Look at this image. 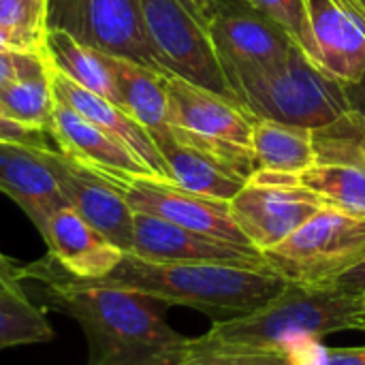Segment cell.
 Masks as SVG:
<instances>
[{
  "instance_id": "cell-3",
  "label": "cell",
  "mask_w": 365,
  "mask_h": 365,
  "mask_svg": "<svg viewBox=\"0 0 365 365\" xmlns=\"http://www.w3.org/2000/svg\"><path fill=\"white\" fill-rule=\"evenodd\" d=\"M338 331H365V295L287 282L263 308L218 321L195 342L214 349L284 351L295 342L321 340Z\"/></svg>"
},
{
  "instance_id": "cell-32",
  "label": "cell",
  "mask_w": 365,
  "mask_h": 365,
  "mask_svg": "<svg viewBox=\"0 0 365 365\" xmlns=\"http://www.w3.org/2000/svg\"><path fill=\"white\" fill-rule=\"evenodd\" d=\"M24 289V276H21V263L0 255V293L6 291H21Z\"/></svg>"
},
{
  "instance_id": "cell-31",
  "label": "cell",
  "mask_w": 365,
  "mask_h": 365,
  "mask_svg": "<svg viewBox=\"0 0 365 365\" xmlns=\"http://www.w3.org/2000/svg\"><path fill=\"white\" fill-rule=\"evenodd\" d=\"M321 365H365V346L323 349Z\"/></svg>"
},
{
  "instance_id": "cell-15",
  "label": "cell",
  "mask_w": 365,
  "mask_h": 365,
  "mask_svg": "<svg viewBox=\"0 0 365 365\" xmlns=\"http://www.w3.org/2000/svg\"><path fill=\"white\" fill-rule=\"evenodd\" d=\"M0 192L21 207L41 237L49 218L66 207V199L41 148L0 141Z\"/></svg>"
},
{
  "instance_id": "cell-24",
  "label": "cell",
  "mask_w": 365,
  "mask_h": 365,
  "mask_svg": "<svg viewBox=\"0 0 365 365\" xmlns=\"http://www.w3.org/2000/svg\"><path fill=\"white\" fill-rule=\"evenodd\" d=\"M297 178L306 188L317 192L327 207L365 216V163L317 160Z\"/></svg>"
},
{
  "instance_id": "cell-13",
  "label": "cell",
  "mask_w": 365,
  "mask_h": 365,
  "mask_svg": "<svg viewBox=\"0 0 365 365\" xmlns=\"http://www.w3.org/2000/svg\"><path fill=\"white\" fill-rule=\"evenodd\" d=\"M130 255L163 263H235L257 267L267 265L263 252L252 246L214 240L141 212H135V244Z\"/></svg>"
},
{
  "instance_id": "cell-16",
  "label": "cell",
  "mask_w": 365,
  "mask_h": 365,
  "mask_svg": "<svg viewBox=\"0 0 365 365\" xmlns=\"http://www.w3.org/2000/svg\"><path fill=\"white\" fill-rule=\"evenodd\" d=\"M47 255L71 276L103 280L122 261L124 252L88 225L73 207L58 210L43 235Z\"/></svg>"
},
{
  "instance_id": "cell-33",
  "label": "cell",
  "mask_w": 365,
  "mask_h": 365,
  "mask_svg": "<svg viewBox=\"0 0 365 365\" xmlns=\"http://www.w3.org/2000/svg\"><path fill=\"white\" fill-rule=\"evenodd\" d=\"M0 51H19V53H30V51H45L43 43H36L32 38H26L17 32L0 28Z\"/></svg>"
},
{
  "instance_id": "cell-14",
  "label": "cell",
  "mask_w": 365,
  "mask_h": 365,
  "mask_svg": "<svg viewBox=\"0 0 365 365\" xmlns=\"http://www.w3.org/2000/svg\"><path fill=\"white\" fill-rule=\"evenodd\" d=\"M49 135L62 154L113 182L154 178V173L122 141L113 139L60 101H56L51 113Z\"/></svg>"
},
{
  "instance_id": "cell-2",
  "label": "cell",
  "mask_w": 365,
  "mask_h": 365,
  "mask_svg": "<svg viewBox=\"0 0 365 365\" xmlns=\"http://www.w3.org/2000/svg\"><path fill=\"white\" fill-rule=\"evenodd\" d=\"M105 282L150 295L167 306H186L218 321L246 317L269 304L287 280L269 265L163 263L124 252Z\"/></svg>"
},
{
  "instance_id": "cell-19",
  "label": "cell",
  "mask_w": 365,
  "mask_h": 365,
  "mask_svg": "<svg viewBox=\"0 0 365 365\" xmlns=\"http://www.w3.org/2000/svg\"><path fill=\"white\" fill-rule=\"evenodd\" d=\"M154 143L167 163L169 180L184 190L231 201L248 182L246 175H242L225 160L178 141L173 133L156 137Z\"/></svg>"
},
{
  "instance_id": "cell-6",
  "label": "cell",
  "mask_w": 365,
  "mask_h": 365,
  "mask_svg": "<svg viewBox=\"0 0 365 365\" xmlns=\"http://www.w3.org/2000/svg\"><path fill=\"white\" fill-rule=\"evenodd\" d=\"M263 257L287 282L336 287L344 274L365 261V216L323 207Z\"/></svg>"
},
{
  "instance_id": "cell-27",
  "label": "cell",
  "mask_w": 365,
  "mask_h": 365,
  "mask_svg": "<svg viewBox=\"0 0 365 365\" xmlns=\"http://www.w3.org/2000/svg\"><path fill=\"white\" fill-rule=\"evenodd\" d=\"M180 365H293V361L284 351L214 349L201 346L190 338L188 357Z\"/></svg>"
},
{
  "instance_id": "cell-18",
  "label": "cell",
  "mask_w": 365,
  "mask_h": 365,
  "mask_svg": "<svg viewBox=\"0 0 365 365\" xmlns=\"http://www.w3.org/2000/svg\"><path fill=\"white\" fill-rule=\"evenodd\" d=\"M321 68L342 83L365 73V28L334 0H306Z\"/></svg>"
},
{
  "instance_id": "cell-37",
  "label": "cell",
  "mask_w": 365,
  "mask_h": 365,
  "mask_svg": "<svg viewBox=\"0 0 365 365\" xmlns=\"http://www.w3.org/2000/svg\"><path fill=\"white\" fill-rule=\"evenodd\" d=\"M195 11H197V15L205 21V26H207V13H210V6H212V2L214 0H186Z\"/></svg>"
},
{
  "instance_id": "cell-26",
  "label": "cell",
  "mask_w": 365,
  "mask_h": 365,
  "mask_svg": "<svg viewBox=\"0 0 365 365\" xmlns=\"http://www.w3.org/2000/svg\"><path fill=\"white\" fill-rule=\"evenodd\" d=\"M267 17H272L319 66L321 56L314 41L306 0H252Z\"/></svg>"
},
{
  "instance_id": "cell-39",
  "label": "cell",
  "mask_w": 365,
  "mask_h": 365,
  "mask_svg": "<svg viewBox=\"0 0 365 365\" xmlns=\"http://www.w3.org/2000/svg\"><path fill=\"white\" fill-rule=\"evenodd\" d=\"M0 255H2V252H0Z\"/></svg>"
},
{
  "instance_id": "cell-1",
  "label": "cell",
  "mask_w": 365,
  "mask_h": 365,
  "mask_svg": "<svg viewBox=\"0 0 365 365\" xmlns=\"http://www.w3.org/2000/svg\"><path fill=\"white\" fill-rule=\"evenodd\" d=\"M24 282L43 287L45 310L73 319L88 340L90 365H180L190 338L165 319L167 304L105 280L66 274L49 255L21 265Z\"/></svg>"
},
{
  "instance_id": "cell-30",
  "label": "cell",
  "mask_w": 365,
  "mask_h": 365,
  "mask_svg": "<svg viewBox=\"0 0 365 365\" xmlns=\"http://www.w3.org/2000/svg\"><path fill=\"white\" fill-rule=\"evenodd\" d=\"M344 94L349 103V120L361 130V158L365 163V73L353 83H344Z\"/></svg>"
},
{
  "instance_id": "cell-22",
  "label": "cell",
  "mask_w": 365,
  "mask_h": 365,
  "mask_svg": "<svg viewBox=\"0 0 365 365\" xmlns=\"http://www.w3.org/2000/svg\"><path fill=\"white\" fill-rule=\"evenodd\" d=\"M252 152L257 171L299 175L317 163L314 130L257 118L252 126Z\"/></svg>"
},
{
  "instance_id": "cell-7",
  "label": "cell",
  "mask_w": 365,
  "mask_h": 365,
  "mask_svg": "<svg viewBox=\"0 0 365 365\" xmlns=\"http://www.w3.org/2000/svg\"><path fill=\"white\" fill-rule=\"evenodd\" d=\"M158 66L195 86L233 96L205 21L186 0H139Z\"/></svg>"
},
{
  "instance_id": "cell-21",
  "label": "cell",
  "mask_w": 365,
  "mask_h": 365,
  "mask_svg": "<svg viewBox=\"0 0 365 365\" xmlns=\"http://www.w3.org/2000/svg\"><path fill=\"white\" fill-rule=\"evenodd\" d=\"M0 105L15 122L49 133L56 94L53 66L45 51L26 53L19 75L0 90Z\"/></svg>"
},
{
  "instance_id": "cell-34",
  "label": "cell",
  "mask_w": 365,
  "mask_h": 365,
  "mask_svg": "<svg viewBox=\"0 0 365 365\" xmlns=\"http://www.w3.org/2000/svg\"><path fill=\"white\" fill-rule=\"evenodd\" d=\"M26 53L19 51H0V90L6 88L21 71Z\"/></svg>"
},
{
  "instance_id": "cell-9",
  "label": "cell",
  "mask_w": 365,
  "mask_h": 365,
  "mask_svg": "<svg viewBox=\"0 0 365 365\" xmlns=\"http://www.w3.org/2000/svg\"><path fill=\"white\" fill-rule=\"evenodd\" d=\"M207 32L227 83L276 66L295 45L252 0H214L207 13Z\"/></svg>"
},
{
  "instance_id": "cell-23",
  "label": "cell",
  "mask_w": 365,
  "mask_h": 365,
  "mask_svg": "<svg viewBox=\"0 0 365 365\" xmlns=\"http://www.w3.org/2000/svg\"><path fill=\"white\" fill-rule=\"evenodd\" d=\"M45 53L53 71L62 73L77 86L120 105L118 90L113 86V79L101 51L83 45L81 41L73 38L62 30H47Z\"/></svg>"
},
{
  "instance_id": "cell-29",
  "label": "cell",
  "mask_w": 365,
  "mask_h": 365,
  "mask_svg": "<svg viewBox=\"0 0 365 365\" xmlns=\"http://www.w3.org/2000/svg\"><path fill=\"white\" fill-rule=\"evenodd\" d=\"M0 141L49 150V133L47 130L30 128V126H24V124L15 122L13 118L6 115L2 105H0Z\"/></svg>"
},
{
  "instance_id": "cell-12",
  "label": "cell",
  "mask_w": 365,
  "mask_h": 365,
  "mask_svg": "<svg viewBox=\"0 0 365 365\" xmlns=\"http://www.w3.org/2000/svg\"><path fill=\"white\" fill-rule=\"evenodd\" d=\"M115 184L122 188L128 205L135 212L158 216L178 227L214 240L250 246L231 216L229 201L195 195L175 186L173 182L158 178H133L128 182Z\"/></svg>"
},
{
  "instance_id": "cell-20",
  "label": "cell",
  "mask_w": 365,
  "mask_h": 365,
  "mask_svg": "<svg viewBox=\"0 0 365 365\" xmlns=\"http://www.w3.org/2000/svg\"><path fill=\"white\" fill-rule=\"evenodd\" d=\"M113 86L120 96V105L130 113L152 139L171 133L169 128V103H167V71L150 68L139 62L103 53Z\"/></svg>"
},
{
  "instance_id": "cell-28",
  "label": "cell",
  "mask_w": 365,
  "mask_h": 365,
  "mask_svg": "<svg viewBox=\"0 0 365 365\" xmlns=\"http://www.w3.org/2000/svg\"><path fill=\"white\" fill-rule=\"evenodd\" d=\"M49 0H0V28L45 45Z\"/></svg>"
},
{
  "instance_id": "cell-5",
  "label": "cell",
  "mask_w": 365,
  "mask_h": 365,
  "mask_svg": "<svg viewBox=\"0 0 365 365\" xmlns=\"http://www.w3.org/2000/svg\"><path fill=\"white\" fill-rule=\"evenodd\" d=\"M167 103L169 128L178 141L225 160L246 178L257 171L252 152L257 118L237 98L167 73Z\"/></svg>"
},
{
  "instance_id": "cell-11",
  "label": "cell",
  "mask_w": 365,
  "mask_h": 365,
  "mask_svg": "<svg viewBox=\"0 0 365 365\" xmlns=\"http://www.w3.org/2000/svg\"><path fill=\"white\" fill-rule=\"evenodd\" d=\"M45 156L66 205L122 252H133L135 210L128 205L122 188L111 178L75 163L60 150L49 148Z\"/></svg>"
},
{
  "instance_id": "cell-17",
  "label": "cell",
  "mask_w": 365,
  "mask_h": 365,
  "mask_svg": "<svg viewBox=\"0 0 365 365\" xmlns=\"http://www.w3.org/2000/svg\"><path fill=\"white\" fill-rule=\"evenodd\" d=\"M53 94H56V101L68 105L79 115H83L88 122H92L94 126H98L113 139L122 141L154 173V178L171 182L167 163H165L160 150L156 148L154 139L120 105L77 86L75 81H71L68 77H64L58 71H53Z\"/></svg>"
},
{
  "instance_id": "cell-38",
  "label": "cell",
  "mask_w": 365,
  "mask_h": 365,
  "mask_svg": "<svg viewBox=\"0 0 365 365\" xmlns=\"http://www.w3.org/2000/svg\"><path fill=\"white\" fill-rule=\"evenodd\" d=\"M357 4H359V6L365 11V0H357Z\"/></svg>"
},
{
  "instance_id": "cell-35",
  "label": "cell",
  "mask_w": 365,
  "mask_h": 365,
  "mask_svg": "<svg viewBox=\"0 0 365 365\" xmlns=\"http://www.w3.org/2000/svg\"><path fill=\"white\" fill-rule=\"evenodd\" d=\"M338 289L349 291V293H361L365 295V261L361 265H357L355 269H351L349 274H344L338 282Z\"/></svg>"
},
{
  "instance_id": "cell-10",
  "label": "cell",
  "mask_w": 365,
  "mask_h": 365,
  "mask_svg": "<svg viewBox=\"0 0 365 365\" xmlns=\"http://www.w3.org/2000/svg\"><path fill=\"white\" fill-rule=\"evenodd\" d=\"M47 28L101 53L163 71L150 47L139 0H49Z\"/></svg>"
},
{
  "instance_id": "cell-25",
  "label": "cell",
  "mask_w": 365,
  "mask_h": 365,
  "mask_svg": "<svg viewBox=\"0 0 365 365\" xmlns=\"http://www.w3.org/2000/svg\"><path fill=\"white\" fill-rule=\"evenodd\" d=\"M53 340V329L45 310L36 308L21 291L0 293V349L45 344Z\"/></svg>"
},
{
  "instance_id": "cell-4",
  "label": "cell",
  "mask_w": 365,
  "mask_h": 365,
  "mask_svg": "<svg viewBox=\"0 0 365 365\" xmlns=\"http://www.w3.org/2000/svg\"><path fill=\"white\" fill-rule=\"evenodd\" d=\"M233 96L255 115L323 130L349 113L344 83L325 73L297 43L276 66L229 83Z\"/></svg>"
},
{
  "instance_id": "cell-36",
  "label": "cell",
  "mask_w": 365,
  "mask_h": 365,
  "mask_svg": "<svg viewBox=\"0 0 365 365\" xmlns=\"http://www.w3.org/2000/svg\"><path fill=\"white\" fill-rule=\"evenodd\" d=\"M334 2H338L342 9H346L355 19H359V24L365 28V11L357 4V0H334Z\"/></svg>"
},
{
  "instance_id": "cell-8",
  "label": "cell",
  "mask_w": 365,
  "mask_h": 365,
  "mask_svg": "<svg viewBox=\"0 0 365 365\" xmlns=\"http://www.w3.org/2000/svg\"><path fill=\"white\" fill-rule=\"evenodd\" d=\"M323 207H327L325 201L297 175L261 169L229 201L235 225L259 252L282 244Z\"/></svg>"
}]
</instances>
